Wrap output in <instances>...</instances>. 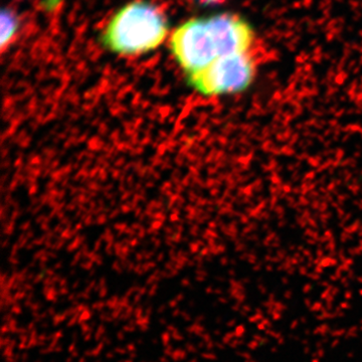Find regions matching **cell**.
<instances>
[{"instance_id": "1", "label": "cell", "mask_w": 362, "mask_h": 362, "mask_svg": "<svg viewBox=\"0 0 362 362\" xmlns=\"http://www.w3.org/2000/svg\"><path fill=\"white\" fill-rule=\"evenodd\" d=\"M256 30L246 18L220 12L190 18L170 35V50L186 77L224 55L244 53L258 46Z\"/></svg>"}, {"instance_id": "2", "label": "cell", "mask_w": 362, "mask_h": 362, "mask_svg": "<svg viewBox=\"0 0 362 362\" xmlns=\"http://www.w3.org/2000/svg\"><path fill=\"white\" fill-rule=\"evenodd\" d=\"M168 33V18L160 6L134 0L114 13L101 34V42L117 55L138 56L158 48Z\"/></svg>"}, {"instance_id": "3", "label": "cell", "mask_w": 362, "mask_h": 362, "mask_svg": "<svg viewBox=\"0 0 362 362\" xmlns=\"http://www.w3.org/2000/svg\"><path fill=\"white\" fill-rule=\"evenodd\" d=\"M258 46L248 51L224 55L186 77L192 89L204 97H224L243 93L258 74Z\"/></svg>"}, {"instance_id": "4", "label": "cell", "mask_w": 362, "mask_h": 362, "mask_svg": "<svg viewBox=\"0 0 362 362\" xmlns=\"http://www.w3.org/2000/svg\"><path fill=\"white\" fill-rule=\"evenodd\" d=\"M18 30H19V20L12 9L4 8L1 13V51L7 49L16 40Z\"/></svg>"}, {"instance_id": "5", "label": "cell", "mask_w": 362, "mask_h": 362, "mask_svg": "<svg viewBox=\"0 0 362 362\" xmlns=\"http://www.w3.org/2000/svg\"><path fill=\"white\" fill-rule=\"evenodd\" d=\"M188 3L192 5L198 6H213V5H221L225 3L226 0H186Z\"/></svg>"}]
</instances>
